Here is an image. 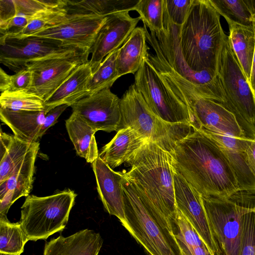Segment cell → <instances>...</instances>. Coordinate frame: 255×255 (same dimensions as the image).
I'll use <instances>...</instances> for the list:
<instances>
[{"instance_id": "6", "label": "cell", "mask_w": 255, "mask_h": 255, "mask_svg": "<svg viewBox=\"0 0 255 255\" xmlns=\"http://www.w3.org/2000/svg\"><path fill=\"white\" fill-rule=\"evenodd\" d=\"M119 129L130 128L147 141L154 142L171 154L177 144L193 130L189 125L166 122L149 109L133 84L126 91L120 102Z\"/></svg>"}, {"instance_id": "27", "label": "cell", "mask_w": 255, "mask_h": 255, "mask_svg": "<svg viewBox=\"0 0 255 255\" xmlns=\"http://www.w3.org/2000/svg\"><path fill=\"white\" fill-rule=\"evenodd\" d=\"M0 184L5 182L36 142L30 143L0 130Z\"/></svg>"}, {"instance_id": "5", "label": "cell", "mask_w": 255, "mask_h": 255, "mask_svg": "<svg viewBox=\"0 0 255 255\" xmlns=\"http://www.w3.org/2000/svg\"><path fill=\"white\" fill-rule=\"evenodd\" d=\"M214 237L222 255H240L244 215L255 210V190L224 198L201 196Z\"/></svg>"}, {"instance_id": "24", "label": "cell", "mask_w": 255, "mask_h": 255, "mask_svg": "<svg viewBox=\"0 0 255 255\" xmlns=\"http://www.w3.org/2000/svg\"><path fill=\"white\" fill-rule=\"evenodd\" d=\"M149 49L144 28L136 27L119 49L117 58L119 77L128 74H135L148 54Z\"/></svg>"}, {"instance_id": "15", "label": "cell", "mask_w": 255, "mask_h": 255, "mask_svg": "<svg viewBox=\"0 0 255 255\" xmlns=\"http://www.w3.org/2000/svg\"><path fill=\"white\" fill-rule=\"evenodd\" d=\"M121 99L110 88L86 96L73 104L76 113L92 127L110 132L118 131L121 121Z\"/></svg>"}, {"instance_id": "19", "label": "cell", "mask_w": 255, "mask_h": 255, "mask_svg": "<svg viewBox=\"0 0 255 255\" xmlns=\"http://www.w3.org/2000/svg\"><path fill=\"white\" fill-rule=\"evenodd\" d=\"M200 131L211 138L221 148L235 173L240 190H255V175L245 152L249 138Z\"/></svg>"}, {"instance_id": "33", "label": "cell", "mask_w": 255, "mask_h": 255, "mask_svg": "<svg viewBox=\"0 0 255 255\" xmlns=\"http://www.w3.org/2000/svg\"><path fill=\"white\" fill-rule=\"evenodd\" d=\"M0 108L13 111H39L45 110L44 101L27 91L0 93Z\"/></svg>"}, {"instance_id": "31", "label": "cell", "mask_w": 255, "mask_h": 255, "mask_svg": "<svg viewBox=\"0 0 255 255\" xmlns=\"http://www.w3.org/2000/svg\"><path fill=\"white\" fill-rule=\"evenodd\" d=\"M119 49L106 56L93 72L88 83L87 96L105 89H110L115 82L120 78L117 70Z\"/></svg>"}, {"instance_id": "14", "label": "cell", "mask_w": 255, "mask_h": 255, "mask_svg": "<svg viewBox=\"0 0 255 255\" xmlns=\"http://www.w3.org/2000/svg\"><path fill=\"white\" fill-rule=\"evenodd\" d=\"M175 203L213 255H222L214 237L201 195L173 168Z\"/></svg>"}, {"instance_id": "8", "label": "cell", "mask_w": 255, "mask_h": 255, "mask_svg": "<svg viewBox=\"0 0 255 255\" xmlns=\"http://www.w3.org/2000/svg\"><path fill=\"white\" fill-rule=\"evenodd\" d=\"M76 196L73 190L67 189L44 197H26L18 222L28 241L46 240L63 231Z\"/></svg>"}, {"instance_id": "38", "label": "cell", "mask_w": 255, "mask_h": 255, "mask_svg": "<svg viewBox=\"0 0 255 255\" xmlns=\"http://www.w3.org/2000/svg\"><path fill=\"white\" fill-rule=\"evenodd\" d=\"M68 107L69 106L68 105L58 106L51 109L47 113L39 132V138L51 127L57 123L58 118Z\"/></svg>"}, {"instance_id": "36", "label": "cell", "mask_w": 255, "mask_h": 255, "mask_svg": "<svg viewBox=\"0 0 255 255\" xmlns=\"http://www.w3.org/2000/svg\"><path fill=\"white\" fill-rule=\"evenodd\" d=\"M240 255H255V210L244 216Z\"/></svg>"}, {"instance_id": "30", "label": "cell", "mask_w": 255, "mask_h": 255, "mask_svg": "<svg viewBox=\"0 0 255 255\" xmlns=\"http://www.w3.org/2000/svg\"><path fill=\"white\" fill-rule=\"evenodd\" d=\"M218 13L228 23L252 25L255 14V0H209Z\"/></svg>"}, {"instance_id": "16", "label": "cell", "mask_w": 255, "mask_h": 255, "mask_svg": "<svg viewBox=\"0 0 255 255\" xmlns=\"http://www.w3.org/2000/svg\"><path fill=\"white\" fill-rule=\"evenodd\" d=\"M140 20L139 17H132L128 11L107 15L89 50V63L93 72L106 56L122 46Z\"/></svg>"}, {"instance_id": "28", "label": "cell", "mask_w": 255, "mask_h": 255, "mask_svg": "<svg viewBox=\"0 0 255 255\" xmlns=\"http://www.w3.org/2000/svg\"><path fill=\"white\" fill-rule=\"evenodd\" d=\"M139 0H67L65 8L69 12L108 15L135 10Z\"/></svg>"}, {"instance_id": "17", "label": "cell", "mask_w": 255, "mask_h": 255, "mask_svg": "<svg viewBox=\"0 0 255 255\" xmlns=\"http://www.w3.org/2000/svg\"><path fill=\"white\" fill-rule=\"evenodd\" d=\"M97 191L108 213L120 222L125 220L122 180L123 172L114 171L100 156L92 163Z\"/></svg>"}, {"instance_id": "10", "label": "cell", "mask_w": 255, "mask_h": 255, "mask_svg": "<svg viewBox=\"0 0 255 255\" xmlns=\"http://www.w3.org/2000/svg\"><path fill=\"white\" fill-rule=\"evenodd\" d=\"M180 27L164 19L163 30L153 32L162 54L170 67L192 84L189 86L196 94L224 107L226 100L218 74L211 70L194 71L185 61L179 42Z\"/></svg>"}, {"instance_id": "43", "label": "cell", "mask_w": 255, "mask_h": 255, "mask_svg": "<svg viewBox=\"0 0 255 255\" xmlns=\"http://www.w3.org/2000/svg\"><path fill=\"white\" fill-rule=\"evenodd\" d=\"M182 251L184 255H191V254L188 252V251L185 248H182Z\"/></svg>"}, {"instance_id": "23", "label": "cell", "mask_w": 255, "mask_h": 255, "mask_svg": "<svg viewBox=\"0 0 255 255\" xmlns=\"http://www.w3.org/2000/svg\"><path fill=\"white\" fill-rule=\"evenodd\" d=\"M47 113L46 110L13 111L0 108V119L15 136L33 143L39 138V132Z\"/></svg>"}, {"instance_id": "39", "label": "cell", "mask_w": 255, "mask_h": 255, "mask_svg": "<svg viewBox=\"0 0 255 255\" xmlns=\"http://www.w3.org/2000/svg\"><path fill=\"white\" fill-rule=\"evenodd\" d=\"M15 15L13 0H0V24L13 18Z\"/></svg>"}, {"instance_id": "18", "label": "cell", "mask_w": 255, "mask_h": 255, "mask_svg": "<svg viewBox=\"0 0 255 255\" xmlns=\"http://www.w3.org/2000/svg\"><path fill=\"white\" fill-rule=\"evenodd\" d=\"M39 149V142L37 141L9 177L0 184V216L6 217L15 201L29 195L32 189L35 162Z\"/></svg>"}, {"instance_id": "37", "label": "cell", "mask_w": 255, "mask_h": 255, "mask_svg": "<svg viewBox=\"0 0 255 255\" xmlns=\"http://www.w3.org/2000/svg\"><path fill=\"white\" fill-rule=\"evenodd\" d=\"M32 73L27 69L20 70L10 75V84L8 91H27L31 85Z\"/></svg>"}, {"instance_id": "35", "label": "cell", "mask_w": 255, "mask_h": 255, "mask_svg": "<svg viewBox=\"0 0 255 255\" xmlns=\"http://www.w3.org/2000/svg\"><path fill=\"white\" fill-rule=\"evenodd\" d=\"M193 0H164V19L181 26L189 13Z\"/></svg>"}, {"instance_id": "29", "label": "cell", "mask_w": 255, "mask_h": 255, "mask_svg": "<svg viewBox=\"0 0 255 255\" xmlns=\"http://www.w3.org/2000/svg\"><path fill=\"white\" fill-rule=\"evenodd\" d=\"M171 228L181 249H186L191 255H213L192 226L178 209L176 220L171 223Z\"/></svg>"}, {"instance_id": "42", "label": "cell", "mask_w": 255, "mask_h": 255, "mask_svg": "<svg viewBox=\"0 0 255 255\" xmlns=\"http://www.w3.org/2000/svg\"><path fill=\"white\" fill-rule=\"evenodd\" d=\"M249 83L253 91L254 92V94H255V50L253 59L252 70Z\"/></svg>"}, {"instance_id": "46", "label": "cell", "mask_w": 255, "mask_h": 255, "mask_svg": "<svg viewBox=\"0 0 255 255\" xmlns=\"http://www.w3.org/2000/svg\"></svg>"}, {"instance_id": "34", "label": "cell", "mask_w": 255, "mask_h": 255, "mask_svg": "<svg viewBox=\"0 0 255 255\" xmlns=\"http://www.w3.org/2000/svg\"><path fill=\"white\" fill-rule=\"evenodd\" d=\"M135 10L139 15L143 26L150 32H157L164 29V0H139Z\"/></svg>"}, {"instance_id": "26", "label": "cell", "mask_w": 255, "mask_h": 255, "mask_svg": "<svg viewBox=\"0 0 255 255\" xmlns=\"http://www.w3.org/2000/svg\"><path fill=\"white\" fill-rule=\"evenodd\" d=\"M228 24L232 47L249 82L255 50V27L235 22Z\"/></svg>"}, {"instance_id": "3", "label": "cell", "mask_w": 255, "mask_h": 255, "mask_svg": "<svg viewBox=\"0 0 255 255\" xmlns=\"http://www.w3.org/2000/svg\"><path fill=\"white\" fill-rule=\"evenodd\" d=\"M227 35L220 15L209 0H193L178 39L182 54L193 71L211 70L218 74L221 53Z\"/></svg>"}, {"instance_id": "44", "label": "cell", "mask_w": 255, "mask_h": 255, "mask_svg": "<svg viewBox=\"0 0 255 255\" xmlns=\"http://www.w3.org/2000/svg\"><path fill=\"white\" fill-rule=\"evenodd\" d=\"M252 24L255 27V14L254 15L253 17Z\"/></svg>"}, {"instance_id": "2", "label": "cell", "mask_w": 255, "mask_h": 255, "mask_svg": "<svg viewBox=\"0 0 255 255\" xmlns=\"http://www.w3.org/2000/svg\"><path fill=\"white\" fill-rule=\"evenodd\" d=\"M127 163L131 168L124 172L125 175L152 206L161 224L172 233L171 223L176 220L177 209L171 154L147 141Z\"/></svg>"}, {"instance_id": "11", "label": "cell", "mask_w": 255, "mask_h": 255, "mask_svg": "<svg viewBox=\"0 0 255 255\" xmlns=\"http://www.w3.org/2000/svg\"><path fill=\"white\" fill-rule=\"evenodd\" d=\"M87 52L89 51L52 39L0 37V62L15 73L24 69L31 62Z\"/></svg>"}, {"instance_id": "9", "label": "cell", "mask_w": 255, "mask_h": 255, "mask_svg": "<svg viewBox=\"0 0 255 255\" xmlns=\"http://www.w3.org/2000/svg\"><path fill=\"white\" fill-rule=\"evenodd\" d=\"M133 84L157 117L167 123L187 124L193 128L194 120L189 107L169 88L149 60L148 54L134 74Z\"/></svg>"}, {"instance_id": "45", "label": "cell", "mask_w": 255, "mask_h": 255, "mask_svg": "<svg viewBox=\"0 0 255 255\" xmlns=\"http://www.w3.org/2000/svg\"><path fill=\"white\" fill-rule=\"evenodd\" d=\"M0 255H11V254L0 253Z\"/></svg>"}, {"instance_id": "1", "label": "cell", "mask_w": 255, "mask_h": 255, "mask_svg": "<svg viewBox=\"0 0 255 255\" xmlns=\"http://www.w3.org/2000/svg\"><path fill=\"white\" fill-rule=\"evenodd\" d=\"M173 168L203 197L224 198L240 190L235 173L219 145L193 128L171 154Z\"/></svg>"}, {"instance_id": "21", "label": "cell", "mask_w": 255, "mask_h": 255, "mask_svg": "<svg viewBox=\"0 0 255 255\" xmlns=\"http://www.w3.org/2000/svg\"><path fill=\"white\" fill-rule=\"evenodd\" d=\"M93 71L89 61L81 64L45 102L48 112L62 105L71 106L87 96L88 85Z\"/></svg>"}, {"instance_id": "13", "label": "cell", "mask_w": 255, "mask_h": 255, "mask_svg": "<svg viewBox=\"0 0 255 255\" xmlns=\"http://www.w3.org/2000/svg\"><path fill=\"white\" fill-rule=\"evenodd\" d=\"M106 17L93 13L68 12L62 22L29 36L57 40L89 51Z\"/></svg>"}, {"instance_id": "7", "label": "cell", "mask_w": 255, "mask_h": 255, "mask_svg": "<svg viewBox=\"0 0 255 255\" xmlns=\"http://www.w3.org/2000/svg\"><path fill=\"white\" fill-rule=\"evenodd\" d=\"M218 76L226 100L224 107L234 115L246 137L255 139V94L227 36L221 53Z\"/></svg>"}, {"instance_id": "12", "label": "cell", "mask_w": 255, "mask_h": 255, "mask_svg": "<svg viewBox=\"0 0 255 255\" xmlns=\"http://www.w3.org/2000/svg\"><path fill=\"white\" fill-rule=\"evenodd\" d=\"M89 52L31 62L25 69L32 73L27 91L45 102L81 64L89 61Z\"/></svg>"}, {"instance_id": "25", "label": "cell", "mask_w": 255, "mask_h": 255, "mask_svg": "<svg viewBox=\"0 0 255 255\" xmlns=\"http://www.w3.org/2000/svg\"><path fill=\"white\" fill-rule=\"evenodd\" d=\"M65 126L77 154L92 163L99 156L95 136L97 131L73 112L66 120Z\"/></svg>"}, {"instance_id": "41", "label": "cell", "mask_w": 255, "mask_h": 255, "mask_svg": "<svg viewBox=\"0 0 255 255\" xmlns=\"http://www.w3.org/2000/svg\"><path fill=\"white\" fill-rule=\"evenodd\" d=\"M10 84V75L1 68L0 70V90L1 93L8 91Z\"/></svg>"}, {"instance_id": "20", "label": "cell", "mask_w": 255, "mask_h": 255, "mask_svg": "<svg viewBox=\"0 0 255 255\" xmlns=\"http://www.w3.org/2000/svg\"><path fill=\"white\" fill-rule=\"evenodd\" d=\"M103 240L99 233L84 229L46 243L43 255H98Z\"/></svg>"}, {"instance_id": "32", "label": "cell", "mask_w": 255, "mask_h": 255, "mask_svg": "<svg viewBox=\"0 0 255 255\" xmlns=\"http://www.w3.org/2000/svg\"><path fill=\"white\" fill-rule=\"evenodd\" d=\"M27 241L19 222L11 223L7 217L0 216V253L20 255Z\"/></svg>"}, {"instance_id": "4", "label": "cell", "mask_w": 255, "mask_h": 255, "mask_svg": "<svg viewBox=\"0 0 255 255\" xmlns=\"http://www.w3.org/2000/svg\"><path fill=\"white\" fill-rule=\"evenodd\" d=\"M123 173L125 220L122 225L148 255H184L174 235L157 221L143 195Z\"/></svg>"}, {"instance_id": "22", "label": "cell", "mask_w": 255, "mask_h": 255, "mask_svg": "<svg viewBox=\"0 0 255 255\" xmlns=\"http://www.w3.org/2000/svg\"><path fill=\"white\" fill-rule=\"evenodd\" d=\"M147 141L130 128L120 129L113 139L101 149L99 156L112 169L127 163Z\"/></svg>"}, {"instance_id": "40", "label": "cell", "mask_w": 255, "mask_h": 255, "mask_svg": "<svg viewBox=\"0 0 255 255\" xmlns=\"http://www.w3.org/2000/svg\"><path fill=\"white\" fill-rule=\"evenodd\" d=\"M245 152L250 167L255 175V139L248 140Z\"/></svg>"}]
</instances>
